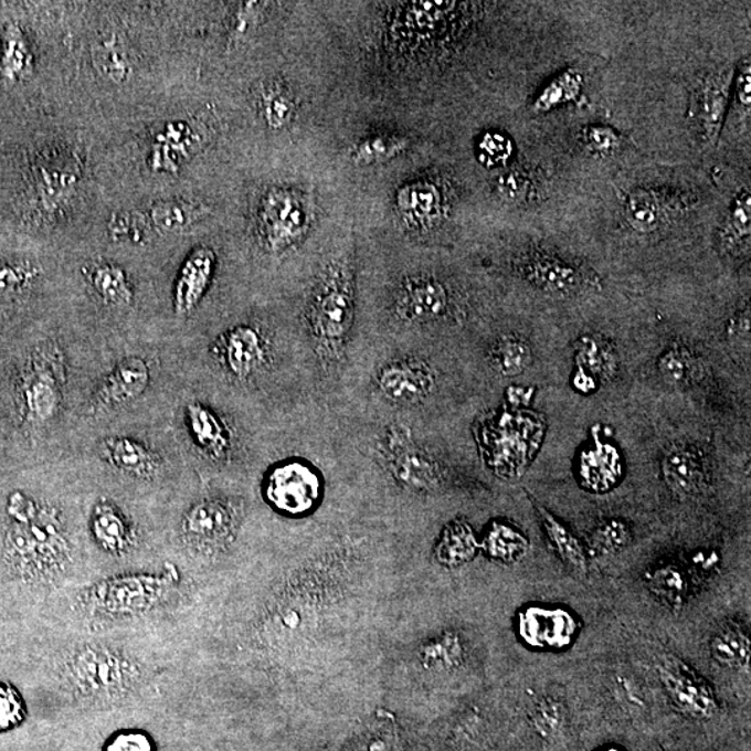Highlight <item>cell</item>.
I'll return each instance as SVG.
<instances>
[{"instance_id":"1","label":"cell","mask_w":751,"mask_h":751,"mask_svg":"<svg viewBox=\"0 0 751 751\" xmlns=\"http://www.w3.org/2000/svg\"><path fill=\"white\" fill-rule=\"evenodd\" d=\"M8 509L12 523L4 538V558L14 575L29 583L61 578L72 561L61 515L20 493L10 497Z\"/></svg>"},{"instance_id":"2","label":"cell","mask_w":751,"mask_h":751,"mask_svg":"<svg viewBox=\"0 0 751 751\" xmlns=\"http://www.w3.org/2000/svg\"><path fill=\"white\" fill-rule=\"evenodd\" d=\"M308 324L321 357L337 359L345 352L353 324V284L350 265L332 263L315 288Z\"/></svg>"},{"instance_id":"3","label":"cell","mask_w":751,"mask_h":751,"mask_svg":"<svg viewBox=\"0 0 751 751\" xmlns=\"http://www.w3.org/2000/svg\"><path fill=\"white\" fill-rule=\"evenodd\" d=\"M64 675L75 694L87 700L112 701L130 694L141 670L126 654L102 645L75 648L64 664Z\"/></svg>"},{"instance_id":"4","label":"cell","mask_w":751,"mask_h":751,"mask_svg":"<svg viewBox=\"0 0 751 751\" xmlns=\"http://www.w3.org/2000/svg\"><path fill=\"white\" fill-rule=\"evenodd\" d=\"M173 588V575L130 573L104 579L85 593V604L94 614L131 616L157 607Z\"/></svg>"},{"instance_id":"5","label":"cell","mask_w":751,"mask_h":751,"mask_svg":"<svg viewBox=\"0 0 751 751\" xmlns=\"http://www.w3.org/2000/svg\"><path fill=\"white\" fill-rule=\"evenodd\" d=\"M241 523V507L223 498H205L194 504L181 522L186 543L202 554L225 549L235 538Z\"/></svg>"},{"instance_id":"6","label":"cell","mask_w":751,"mask_h":751,"mask_svg":"<svg viewBox=\"0 0 751 751\" xmlns=\"http://www.w3.org/2000/svg\"><path fill=\"white\" fill-rule=\"evenodd\" d=\"M263 495L276 511L289 517L313 511L321 496V480L313 466L288 461L269 472Z\"/></svg>"},{"instance_id":"7","label":"cell","mask_w":751,"mask_h":751,"mask_svg":"<svg viewBox=\"0 0 751 751\" xmlns=\"http://www.w3.org/2000/svg\"><path fill=\"white\" fill-rule=\"evenodd\" d=\"M389 470L401 486L416 493L436 491L443 470L431 455L417 447L406 427L393 426L384 438Z\"/></svg>"},{"instance_id":"8","label":"cell","mask_w":751,"mask_h":751,"mask_svg":"<svg viewBox=\"0 0 751 751\" xmlns=\"http://www.w3.org/2000/svg\"><path fill=\"white\" fill-rule=\"evenodd\" d=\"M659 683L676 710L691 720H710L718 712L716 694L707 680L673 654L657 665Z\"/></svg>"},{"instance_id":"9","label":"cell","mask_w":751,"mask_h":751,"mask_svg":"<svg viewBox=\"0 0 751 751\" xmlns=\"http://www.w3.org/2000/svg\"><path fill=\"white\" fill-rule=\"evenodd\" d=\"M308 223L307 208L295 192L277 188L263 200L261 230L271 251L282 252L297 243Z\"/></svg>"},{"instance_id":"10","label":"cell","mask_w":751,"mask_h":751,"mask_svg":"<svg viewBox=\"0 0 751 751\" xmlns=\"http://www.w3.org/2000/svg\"><path fill=\"white\" fill-rule=\"evenodd\" d=\"M518 632L526 645L536 650H562L575 641L579 621L560 607L530 605L518 615Z\"/></svg>"},{"instance_id":"11","label":"cell","mask_w":751,"mask_h":751,"mask_svg":"<svg viewBox=\"0 0 751 751\" xmlns=\"http://www.w3.org/2000/svg\"><path fill=\"white\" fill-rule=\"evenodd\" d=\"M380 393L395 405H415L436 389V374L420 359H401L385 364L376 378Z\"/></svg>"},{"instance_id":"12","label":"cell","mask_w":751,"mask_h":751,"mask_svg":"<svg viewBox=\"0 0 751 751\" xmlns=\"http://www.w3.org/2000/svg\"><path fill=\"white\" fill-rule=\"evenodd\" d=\"M523 272L536 287L563 297L586 292L599 284L597 278L589 276L573 263L540 251L526 257Z\"/></svg>"},{"instance_id":"13","label":"cell","mask_w":751,"mask_h":751,"mask_svg":"<svg viewBox=\"0 0 751 751\" xmlns=\"http://www.w3.org/2000/svg\"><path fill=\"white\" fill-rule=\"evenodd\" d=\"M447 289L436 278H408L396 297L395 309L402 320L431 321L447 313Z\"/></svg>"},{"instance_id":"14","label":"cell","mask_w":751,"mask_h":751,"mask_svg":"<svg viewBox=\"0 0 751 751\" xmlns=\"http://www.w3.org/2000/svg\"><path fill=\"white\" fill-rule=\"evenodd\" d=\"M27 420L44 425L56 415L62 402V376L50 363L36 362L23 384Z\"/></svg>"},{"instance_id":"15","label":"cell","mask_w":751,"mask_h":751,"mask_svg":"<svg viewBox=\"0 0 751 751\" xmlns=\"http://www.w3.org/2000/svg\"><path fill=\"white\" fill-rule=\"evenodd\" d=\"M216 254L208 246L191 252L181 266L174 286V308L180 315L190 314L201 303L212 282Z\"/></svg>"},{"instance_id":"16","label":"cell","mask_w":751,"mask_h":751,"mask_svg":"<svg viewBox=\"0 0 751 751\" xmlns=\"http://www.w3.org/2000/svg\"><path fill=\"white\" fill-rule=\"evenodd\" d=\"M150 382L147 361L139 357H127L116 364L96 394V404L115 406L137 400Z\"/></svg>"},{"instance_id":"17","label":"cell","mask_w":751,"mask_h":751,"mask_svg":"<svg viewBox=\"0 0 751 751\" xmlns=\"http://www.w3.org/2000/svg\"><path fill=\"white\" fill-rule=\"evenodd\" d=\"M222 358L234 378L250 379L265 363L266 348L261 332L251 326L234 327L223 338Z\"/></svg>"},{"instance_id":"18","label":"cell","mask_w":751,"mask_h":751,"mask_svg":"<svg viewBox=\"0 0 751 751\" xmlns=\"http://www.w3.org/2000/svg\"><path fill=\"white\" fill-rule=\"evenodd\" d=\"M95 543L109 554H125L136 543V533L125 514L110 501H101L91 517Z\"/></svg>"},{"instance_id":"19","label":"cell","mask_w":751,"mask_h":751,"mask_svg":"<svg viewBox=\"0 0 751 751\" xmlns=\"http://www.w3.org/2000/svg\"><path fill=\"white\" fill-rule=\"evenodd\" d=\"M102 457L115 468L137 477H152L158 474L162 461L154 451L127 437L105 438L99 445Z\"/></svg>"},{"instance_id":"20","label":"cell","mask_w":751,"mask_h":751,"mask_svg":"<svg viewBox=\"0 0 751 751\" xmlns=\"http://www.w3.org/2000/svg\"><path fill=\"white\" fill-rule=\"evenodd\" d=\"M662 472L669 490L679 497L695 496L705 485L700 455L688 447L670 448L663 459Z\"/></svg>"},{"instance_id":"21","label":"cell","mask_w":751,"mask_h":751,"mask_svg":"<svg viewBox=\"0 0 751 751\" xmlns=\"http://www.w3.org/2000/svg\"><path fill=\"white\" fill-rule=\"evenodd\" d=\"M581 483L590 491L605 493L618 485L622 477V463L618 451L609 444L584 451L579 464Z\"/></svg>"},{"instance_id":"22","label":"cell","mask_w":751,"mask_h":751,"mask_svg":"<svg viewBox=\"0 0 751 751\" xmlns=\"http://www.w3.org/2000/svg\"><path fill=\"white\" fill-rule=\"evenodd\" d=\"M729 73H716L706 78L695 102V112L707 141H716L722 125L729 93Z\"/></svg>"},{"instance_id":"23","label":"cell","mask_w":751,"mask_h":751,"mask_svg":"<svg viewBox=\"0 0 751 751\" xmlns=\"http://www.w3.org/2000/svg\"><path fill=\"white\" fill-rule=\"evenodd\" d=\"M710 653L723 668L749 670L751 653L748 627L733 621L718 627L711 636Z\"/></svg>"},{"instance_id":"24","label":"cell","mask_w":751,"mask_h":751,"mask_svg":"<svg viewBox=\"0 0 751 751\" xmlns=\"http://www.w3.org/2000/svg\"><path fill=\"white\" fill-rule=\"evenodd\" d=\"M187 423L192 437L202 449L213 457H223L230 447V434L224 423L211 408L202 404L187 406Z\"/></svg>"},{"instance_id":"25","label":"cell","mask_w":751,"mask_h":751,"mask_svg":"<svg viewBox=\"0 0 751 751\" xmlns=\"http://www.w3.org/2000/svg\"><path fill=\"white\" fill-rule=\"evenodd\" d=\"M477 550L479 541L474 529L464 520H453L445 526L434 554L442 565L457 568L474 560Z\"/></svg>"},{"instance_id":"26","label":"cell","mask_w":751,"mask_h":751,"mask_svg":"<svg viewBox=\"0 0 751 751\" xmlns=\"http://www.w3.org/2000/svg\"><path fill=\"white\" fill-rule=\"evenodd\" d=\"M396 205L413 224H431L442 214V195L431 182H413L396 194Z\"/></svg>"},{"instance_id":"27","label":"cell","mask_w":751,"mask_h":751,"mask_svg":"<svg viewBox=\"0 0 751 751\" xmlns=\"http://www.w3.org/2000/svg\"><path fill=\"white\" fill-rule=\"evenodd\" d=\"M533 506L539 514L541 525H543L547 536H549L550 543L554 547L561 561L577 573H586L588 557L581 541L575 538V535H573L567 526H563L560 520L552 517L544 507H541L540 504L533 501Z\"/></svg>"},{"instance_id":"28","label":"cell","mask_w":751,"mask_h":751,"mask_svg":"<svg viewBox=\"0 0 751 751\" xmlns=\"http://www.w3.org/2000/svg\"><path fill=\"white\" fill-rule=\"evenodd\" d=\"M575 359L579 370L594 380H609L618 369V357L610 341L603 337L584 336L578 340Z\"/></svg>"},{"instance_id":"29","label":"cell","mask_w":751,"mask_h":751,"mask_svg":"<svg viewBox=\"0 0 751 751\" xmlns=\"http://www.w3.org/2000/svg\"><path fill=\"white\" fill-rule=\"evenodd\" d=\"M32 70V53L29 41L19 25L4 29L0 45V75L8 82L25 78Z\"/></svg>"},{"instance_id":"30","label":"cell","mask_w":751,"mask_h":751,"mask_svg":"<svg viewBox=\"0 0 751 751\" xmlns=\"http://www.w3.org/2000/svg\"><path fill=\"white\" fill-rule=\"evenodd\" d=\"M658 372L670 388L686 389L700 382L705 367L694 352L675 346L659 358Z\"/></svg>"},{"instance_id":"31","label":"cell","mask_w":751,"mask_h":751,"mask_svg":"<svg viewBox=\"0 0 751 751\" xmlns=\"http://www.w3.org/2000/svg\"><path fill=\"white\" fill-rule=\"evenodd\" d=\"M483 550L493 560L503 563H515L530 549L529 539L511 525L495 522L483 540Z\"/></svg>"},{"instance_id":"32","label":"cell","mask_w":751,"mask_h":751,"mask_svg":"<svg viewBox=\"0 0 751 751\" xmlns=\"http://www.w3.org/2000/svg\"><path fill=\"white\" fill-rule=\"evenodd\" d=\"M648 590L656 595L658 601L674 611L683 609L688 597V579L685 572L675 563L659 565L648 572L646 578Z\"/></svg>"},{"instance_id":"33","label":"cell","mask_w":751,"mask_h":751,"mask_svg":"<svg viewBox=\"0 0 751 751\" xmlns=\"http://www.w3.org/2000/svg\"><path fill=\"white\" fill-rule=\"evenodd\" d=\"M751 233V200L750 192L743 191L734 201L731 212L721 229V250L727 254L737 255L750 250Z\"/></svg>"},{"instance_id":"34","label":"cell","mask_w":751,"mask_h":751,"mask_svg":"<svg viewBox=\"0 0 751 751\" xmlns=\"http://www.w3.org/2000/svg\"><path fill=\"white\" fill-rule=\"evenodd\" d=\"M532 347L518 336H503L491 348L490 362L493 368L504 378H514V376L523 373L532 364Z\"/></svg>"},{"instance_id":"35","label":"cell","mask_w":751,"mask_h":751,"mask_svg":"<svg viewBox=\"0 0 751 751\" xmlns=\"http://www.w3.org/2000/svg\"><path fill=\"white\" fill-rule=\"evenodd\" d=\"M421 659L425 668L437 673L457 669L465 659L463 638L458 633L445 632L422 647Z\"/></svg>"},{"instance_id":"36","label":"cell","mask_w":751,"mask_h":751,"mask_svg":"<svg viewBox=\"0 0 751 751\" xmlns=\"http://www.w3.org/2000/svg\"><path fill=\"white\" fill-rule=\"evenodd\" d=\"M410 144V139L395 134H376L357 144L351 157L357 165L383 163L405 152Z\"/></svg>"},{"instance_id":"37","label":"cell","mask_w":751,"mask_h":751,"mask_svg":"<svg viewBox=\"0 0 751 751\" xmlns=\"http://www.w3.org/2000/svg\"><path fill=\"white\" fill-rule=\"evenodd\" d=\"M627 222L638 233H653L664 222V208L658 198L652 192L637 190L627 198Z\"/></svg>"},{"instance_id":"38","label":"cell","mask_w":751,"mask_h":751,"mask_svg":"<svg viewBox=\"0 0 751 751\" xmlns=\"http://www.w3.org/2000/svg\"><path fill=\"white\" fill-rule=\"evenodd\" d=\"M583 77L575 68L567 70L552 80L535 101L533 110L546 113L554 107L575 101L582 93Z\"/></svg>"},{"instance_id":"39","label":"cell","mask_w":751,"mask_h":751,"mask_svg":"<svg viewBox=\"0 0 751 751\" xmlns=\"http://www.w3.org/2000/svg\"><path fill=\"white\" fill-rule=\"evenodd\" d=\"M95 292L106 300L107 304L117 307H128L133 303V292L126 273L120 267L113 265H102L96 267L91 276Z\"/></svg>"},{"instance_id":"40","label":"cell","mask_w":751,"mask_h":751,"mask_svg":"<svg viewBox=\"0 0 751 751\" xmlns=\"http://www.w3.org/2000/svg\"><path fill=\"white\" fill-rule=\"evenodd\" d=\"M631 540V526L625 520L611 518L595 526L590 535L589 544L595 557H604L626 549Z\"/></svg>"},{"instance_id":"41","label":"cell","mask_w":751,"mask_h":751,"mask_svg":"<svg viewBox=\"0 0 751 751\" xmlns=\"http://www.w3.org/2000/svg\"><path fill=\"white\" fill-rule=\"evenodd\" d=\"M93 57L94 66L112 82L125 83L130 77V63L116 38L96 45Z\"/></svg>"},{"instance_id":"42","label":"cell","mask_w":751,"mask_h":751,"mask_svg":"<svg viewBox=\"0 0 751 751\" xmlns=\"http://www.w3.org/2000/svg\"><path fill=\"white\" fill-rule=\"evenodd\" d=\"M24 697L12 684L0 680V733L14 731L27 720Z\"/></svg>"},{"instance_id":"43","label":"cell","mask_w":751,"mask_h":751,"mask_svg":"<svg viewBox=\"0 0 751 751\" xmlns=\"http://www.w3.org/2000/svg\"><path fill=\"white\" fill-rule=\"evenodd\" d=\"M263 116L272 128L278 130L293 120L295 105L286 89L271 87L262 96Z\"/></svg>"},{"instance_id":"44","label":"cell","mask_w":751,"mask_h":751,"mask_svg":"<svg viewBox=\"0 0 751 751\" xmlns=\"http://www.w3.org/2000/svg\"><path fill=\"white\" fill-rule=\"evenodd\" d=\"M198 209L184 202H162L154 208L152 219L158 228L166 232L182 230L195 222Z\"/></svg>"},{"instance_id":"45","label":"cell","mask_w":751,"mask_h":751,"mask_svg":"<svg viewBox=\"0 0 751 751\" xmlns=\"http://www.w3.org/2000/svg\"><path fill=\"white\" fill-rule=\"evenodd\" d=\"M102 751H158V745L142 729H121L106 740Z\"/></svg>"},{"instance_id":"46","label":"cell","mask_w":751,"mask_h":751,"mask_svg":"<svg viewBox=\"0 0 751 751\" xmlns=\"http://www.w3.org/2000/svg\"><path fill=\"white\" fill-rule=\"evenodd\" d=\"M533 727L543 738L556 737L561 731L563 710L554 699H543L538 702L533 711Z\"/></svg>"},{"instance_id":"47","label":"cell","mask_w":751,"mask_h":751,"mask_svg":"<svg viewBox=\"0 0 751 751\" xmlns=\"http://www.w3.org/2000/svg\"><path fill=\"white\" fill-rule=\"evenodd\" d=\"M512 157V142L500 133H487L479 142V159L488 168L506 165Z\"/></svg>"},{"instance_id":"48","label":"cell","mask_w":751,"mask_h":751,"mask_svg":"<svg viewBox=\"0 0 751 751\" xmlns=\"http://www.w3.org/2000/svg\"><path fill=\"white\" fill-rule=\"evenodd\" d=\"M586 147L601 157H610L622 148V138L609 127H590L584 131Z\"/></svg>"},{"instance_id":"49","label":"cell","mask_w":751,"mask_h":751,"mask_svg":"<svg viewBox=\"0 0 751 751\" xmlns=\"http://www.w3.org/2000/svg\"><path fill=\"white\" fill-rule=\"evenodd\" d=\"M357 751H399V740L390 727H374L364 734Z\"/></svg>"},{"instance_id":"50","label":"cell","mask_w":751,"mask_h":751,"mask_svg":"<svg viewBox=\"0 0 751 751\" xmlns=\"http://www.w3.org/2000/svg\"><path fill=\"white\" fill-rule=\"evenodd\" d=\"M29 273L12 263H0V298L18 293L24 286Z\"/></svg>"},{"instance_id":"51","label":"cell","mask_w":751,"mask_h":751,"mask_svg":"<svg viewBox=\"0 0 751 751\" xmlns=\"http://www.w3.org/2000/svg\"><path fill=\"white\" fill-rule=\"evenodd\" d=\"M529 190V181L526 180L523 174L509 173L504 176L500 180V191L504 195L508 197L509 200H517V198H522Z\"/></svg>"},{"instance_id":"52","label":"cell","mask_w":751,"mask_h":751,"mask_svg":"<svg viewBox=\"0 0 751 751\" xmlns=\"http://www.w3.org/2000/svg\"><path fill=\"white\" fill-rule=\"evenodd\" d=\"M751 70H750V63L748 59V63L743 62L742 67H740V73L737 78V94H738V102L740 105H742L743 109L750 110V104H751V96H750V89H751Z\"/></svg>"},{"instance_id":"53","label":"cell","mask_w":751,"mask_h":751,"mask_svg":"<svg viewBox=\"0 0 751 751\" xmlns=\"http://www.w3.org/2000/svg\"><path fill=\"white\" fill-rule=\"evenodd\" d=\"M575 384L579 390L586 391L588 393V391H592L594 389L595 380L592 378V376L579 370L577 373Z\"/></svg>"},{"instance_id":"54","label":"cell","mask_w":751,"mask_h":751,"mask_svg":"<svg viewBox=\"0 0 751 751\" xmlns=\"http://www.w3.org/2000/svg\"><path fill=\"white\" fill-rule=\"evenodd\" d=\"M601 751H622V750L615 749V748H611V749H604V750H601Z\"/></svg>"}]
</instances>
